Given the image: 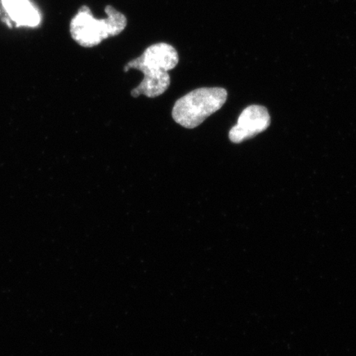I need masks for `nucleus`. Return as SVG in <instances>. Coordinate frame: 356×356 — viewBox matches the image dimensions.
<instances>
[{
    "mask_svg": "<svg viewBox=\"0 0 356 356\" xmlns=\"http://www.w3.org/2000/svg\"><path fill=\"white\" fill-rule=\"evenodd\" d=\"M105 12L108 17L97 19L88 6L80 8L70 22V32L74 41L83 47H93L121 34L127 26V17L111 6H106Z\"/></svg>",
    "mask_w": 356,
    "mask_h": 356,
    "instance_id": "nucleus-1",
    "label": "nucleus"
},
{
    "mask_svg": "<svg viewBox=\"0 0 356 356\" xmlns=\"http://www.w3.org/2000/svg\"><path fill=\"white\" fill-rule=\"evenodd\" d=\"M228 92L222 88H200L178 99L173 106V120L186 129L200 126L225 105Z\"/></svg>",
    "mask_w": 356,
    "mask_h": 356,
    "instance_id": "nucleus-2",
    "label": "nucleus"
},
{
    "mask_svg": "<svg viewBox=\"0 0 356 356\" xmlns=\"http://www.w3.org/2000/svg\"><path fill=\"white\" fill-rule=\"evenodd\" d=\"M136 69L141 71L145 78L139 84V86L131 91L133 97L145 95L149 99H154L163 95L168 90L171 84V77L168 71L160 68L159 66L145 65L140 63L136 59H134L124 66V70L127 71Z\"/></svg>",
    "mask_w": 356,
    "mask_h": 356,
    "instance_id": "nucleus-3",
    "label": "nucleus"
},
{
    "mask_svg": "<svg viewBox=\"0 0 356 356\" xmlns=\"http://www.w3.org/2000/svg\"><path fill=\"white\" fill-rule=\"evenodd\" d=\"M270 117L264 106L252 105L240 114L237 124L229 131V140L234 144L251 139L270 127Z\"/></svg>",
    "mask_w": 356,
    "mask_h": 356,
    "instance_id": "nucleus-4",
    "label": "nucleus"
},
{
    "mask_svg": "<svg viewBox=\"0 0 356 356\" xmlns=\"http://www.w3.org/2000/svg\"><path fill=\"white\" fill-rule=\"evenodd\" d=\"M136 60L145 65L159 66L168 72L177 65L179 56L172 44L159 42L151 44Z\"/></svg>",
    "mask_w": 356,
    "mask_h": 356,
    "instance_id": "nucleus-5",
    "label": "nucleus"
},
{
    "mask_svg": "<svg viewBox=\"0 0 356 356\" xmlns=\"http://www.w3.org/2000/svg\"><path fill=\"white\" fill-rule=\"evenodd\" d=\"M4 10L17 26L35 28L41 24L39 11L29 0H1Z\"/></svg>",
    "mask_w": 356,
    "mask_h": 356,
    "instance_id": "nucleus-6",
    "label": "nucleus"
}]
</instances>
